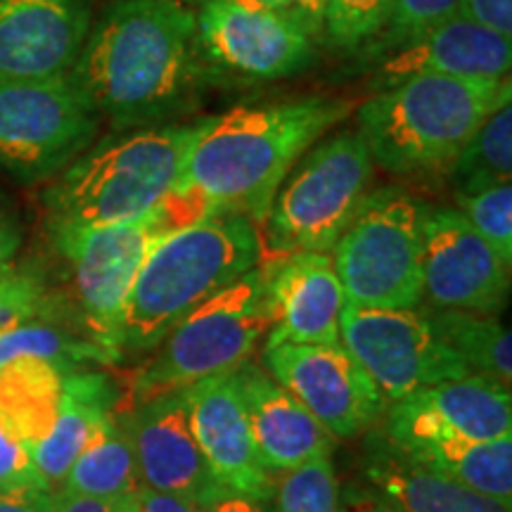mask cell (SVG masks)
I'll return each instance as SVG.
<instances>
[{
  "mask_svg": "<svg viewBox=\"0 0 512 512\" xmlns=\"http://www.w3.org/2000/svg\"><path fill=\"white\" fill-rule=\"evenodd\" d=\"M434 335L458 358L470 375L486 377L503 387L512 382L510 328L498 316L467 311H425Z\"/></svg>",
  "mask_w": 512,
  "mask_h": 512,
  "instance_id": "83f0119b",
  "label": "cell"
},
{
  "mask_svg": "<svg viewBox=\"0 0 512 512\" xmlns=\"http://www.w3.org/2000/svg\"><path fill=\"white\" fill-rule=\"evenodd\" d=\"M463 0H396L389 27L380 38V48H392L396 43L437 27L453 15H458Z\"/></svg>",
  "mask_w": 512,
  "mask_h": 512,
  "instance_id": "836d02e7",
  "label": "cell"
},
{
  "mask_svg": "<svg viewBox=\"0 0 512 512\" xmlns=\"http://www.w3.org/2000/svg\"><path fill=\"white\" fill-rule=\"evenodd\" d=\"M91 27V0H0V81L69 74Z\"/></svg>",
  "mask_w": 512,
  "mask_h": 512,
  "instance_id": "e0dca14e",
  "label": "cell"
},
{
  "mask_svg": "<svg viewBox=\"0 0 512 512\" xmlns=\"http://www.w3.org/2000/svg\"><path fill=\"white\" fill-rule=\"evenodd\" d=\"M62 387L64 373L53 363L19 358L0 368V425L31 453L53 430Z\"/></svg>",
  "mask_w": 512,
  "mask_h": 512,
  "instance_id": "d4e9b609",
  "label": "cell"
},
{
  "mask_svg": "<svg viewBox=\"0 0 512 512\" xmlns=\"http://www.w3.org/2000/svg\"><path fill=\"white\" fill-rule=\"evenodd\" d=\"M197 10L176 0H114L69 76L117 131L169 124L207 72Z\"/></svg>",
  "mask_w": 512,
  "mask_h": 512,
  "instance_id": "6da1fadb",
  "label": "cell"
},
{
  "mask_svg": "<svg viewBox=\"0 0 512 512\" xmlns=\"http://www.w3.org/2000/svg\"><path fill=\"white\" fill-rule=\"evenodd\" d=\"M41 316L72 320L46 275L36 266L12 264L8 271L0 273V332Z\"/></svg>",
  "mask_w": 512,
  "mask_h": 512,
  "instance_id": "f546056e",
  "label": "cell"
},
{
  "mask_svg": "<svg viewBox=\"0 0 512 512\" xmlns=\"http://www.w3.org/2000/svg\"><path fill=\"white\" fill-rule=\"evenodd\" d=\"M264 366L335 439L358 437L382 418L380 389L342 344H280L264 349Z\"/></svg>",
  "mask_w": 512,
  "mask_h": 512,
  "instance_id": "4fadbf2b",
  "label": "cell"
},
{
  "mask_svg": "<svg viewBox=\"0 0 512 512\" xmlns=\"http://www.w3.org/2000/svg\"><path fill=\"white\" fill-rule=\"evenodd\" d=\"M19 247H22V226L10 204L0 197V273L15 264Z\"/></svg>",
  "mask_w": 512,
  "mask_h": 512,
  "instance_id": "ab89813d",
  "label": "cell"
},
{
  "mask_svg": "<svg viewBox=\"0 0 512 512\" xmlns=\"http://www.w3.org/2000/svg\"><path fill=\"white\" fill-rule=\"evenodd\" d=\"M183 392L192 434L216 482L240 494L273 501V475L256 456L238 370L209 377Z\"/></svg>",
  "mask_w": 512,
  "mask_h": 512,
  "instance_id": "ac0fdd59",
  "label": "cell"
},
{
  "mask_svg": "<svg viewBox=\"0 0 512 512\" xmlns=\"http://www.w3.org/2000/svg\"><path fill=\"white\" fill-rule=\"evenodd\" d=\"M259 230L245 216L214 214L159 240L140 266L119 323L124 356L155 351L192 309L259 266Z\"/></svg>",
  "mask_w": 512,
  "mask_h": 512,
  "instance_id": "3957f363",
  "label": "cell"
},
{
  "mask_svg": "<svg viewBox=\"0 0 512 512\" xmlns=\"http://www.w3.org/2000/svg\"><path fill=\"white\" fill-rule=\"evenodd\" d=\"M339 512H401V508L373 484L354 479L339 489Z\"/></svg>",
  "mask_w": 512,
  "mask_h": 512,
  "instance_id": "74e56055",
  "label": "cell"
},
{
  "mask_svg": "<svg viewBox=\"0 0 512 512\" xmlns=\"http://www.w3.org/2000/svg\"><path fill=\"white\" fill-rule=\"evenodd\" d=\"M62 496L60 510L57 512H114L117 510V501H100V498H86V496Z\"/></svg>",
  "mask_w": 512,
  "mask_h": 512,
  "instance_id": "7bdbcfd3",
  "label": "cell"
},
{
  "mask_svg": "<svg viewBox=\"0 0 512 512\" xmlns=\"http://www.w3.org/2000/svg\"><path fill=\"white\" fill-rule=\"evenodd\" d=\"M384 427L394 444L430 437L496 441L512 437L510 387L479 375H465L422 387L384 406Z\"/></svg>",
  "mask_w": 512,
  "mask_h": 512,
  "instance_id": "9a60e30c",
  "label": "cell"
},
{
  "mask_svg": "<svg viewBox=\"0 0 512 512\" xmlns=\"http://www.w3.org/2000/svg\"><path fill=\"white\" fill-rule=\"evenodd\" d=\"M238 382L256 456L271 475L332 456L335 437L264 368L245 363Z\"/></svg>",
  "mask_w": 512,
  "mask_h": 512,
  "instance_id": "44dd1931",
  "label": "cell"
},
{
  "mask_svg": "<svg viewBox=\"0 0 512 512\" xmlns=\"http://www.w3.org/2000/svg\"><path fill=\"white\" fill-rule=\"evenodd\" d=\"M512 38L479 27L465 15H453L437 27L382 50L375 72L377 86L389 88L411 76H453V79H510Z\"/></svg>",
  "mask_w": 512,
  "mask_h": 512,
  "instance_id": "d6986e66",
  "label": "cell"
},
{
  "mask_svg": "<svg viewBox=\"0 0 512 512\" xmlns=\"http://www.w3.org/2000/svg\"><path fill=\"white\" fill-rule=\"evenodd\" d=\"M339 342L361 363L384 406L432 384L470 375L434 335L420 309H361L344 304Z\"/></svg>",
  "mask_w": 512,
  "mask_h": 512,
  "instance_id": "8fae6325",
  "label": "cell"
},
{
  "mask_svg": "<svg viewBox=\"0 0 512 512\" xmlns=\"http://www.w3.org/2000/svg\"><path fill=\"white\" fill-rule=\"evenodd\" d=\"M271 330L264 349L280 344H342L339 313L347 297L330 254L294 252L266 264Z\"/></svg>",
  "mask_w": 512,
  "mask_h": 512,
  "instance_id": "ffe728a7",
  "label": "cell"
},
{
  "mask_svg": "<svg viewBox=\"0 0 512 512\" xmlns=\"http://www.w3.org/2000/svg\"><path fill=\"white\" fill-rule=\"evenodd\" d=\"M24 486H48L38 475L29 446L0 425V494ZM50 489V486H48Z\"/></svg>",
  "mask_w": 512,
  "mask_h": 512,
  "instance_id": "e575fe53",
  "label": "cell"
},
{
  "mask_svg": "<svg viewBox=\"0 0 512 512\" xmlns=\"http://www.w3.org/2000/svg\"><path fill=\"white\" fill-rule=\"evenodd\" d=\"M512 100L496 107L446 171L456 192H477L510 183L512 176Z\"/></svg>",
  "mask_w": 512,
  "mask_h": 512,
  "instance_id": "f1b7e54d",
  "label": "cell"
},
{
  "mask_svg": "<svg viewBox=\"0 0 512 512\" xmlns=\"http://www.w3.org/2000/svg\"><path fill=\"white\" fill-rule=\"evenodd\" d=\"M119 387L98 370L64 373L62 401L48 437L34 448V465L50 489H60L69 467L121 406Z\"/></svg>",
  "mask_w": 512,
  "mask_h": 512,
  "instance_id": "603a6c76",
  "label": "cell"
},
{
  "mask_svg": "<svg viewBox=\"0 0 512 512\" xmlns=\"http://www.w3.org/2000/svg\"><path fill=\"white\" fill-rule=\"evenodd\" d=\"M233 3L245 5V8H254V10L285 12V15H290L292 12V0H233Z\"/></svg>",
  "mask_w": 512,
  "mask_h": 512,
  "instance_id": "ee69618b",
  "label": "cell"
},
{
  "mask_svg": "<svg viewBox=\"0 0 512 512\" xmlns=\"http://www.w3.org/2000/svg\"><path fill=\"white\" fill-rule=\"evenodd\" d=\"M325 12H328V0H292L290 15L309 31L311 38H316L323 36Z\"/></svg>",
  "mask_w": 512,
  "mask_h": 512,
  "instance_id": "b9f144b4",
  "label": "cell"
},
{
  "mask_svg": "<svg viewBox=\"0 0 512 512\" xmlns=\"http://www.w3.org/2000/svg\"><path fill=\"white\" fill-rule=\"evenodd\" d=\"M351 112L354 102L313 95L202 119L176 188L209 216L238 214L264 226L292 166Z\"/></svg>",
  "mask_w": 512,
  "mask_h": 512,
  "instance_id": "7a4b0ae2",
  "label": "cell"
},
{
  "mask_svg": "<svg viewBox=\"0 0 512 512\" xmlns=\"http://www.w3.org/2000/svg\"><path fill=\"white\" fill-rule=\"evenodd\" d=\"M266 264L192 309L131 380V403L188 389L249 363L271 330Z\"/></svg>",
  "mask_w": 512,
  "mask_h": 512,
  "instance_id": "52a82bcc",
  "label": "cell"
},
{
  "mask_svg": "<svg viewBox=\"0 0 512 512\" xmlns=\"http://www.w3.org/2000/svg\"><path fill=\"white\" fill-rule=\"evenodd\" d=\"M422 299L439 311L498 316L510 299V264L458 209H422Z\"/></svg>",
  "mask_w": 512,
  "mask_h": 512,
  "instance_id": "7c38bea8",
  "label": "cell"
},
{
  "mask_svg": "<svg viewBox=\"0 0 512 512\" xmlns=\"http://www.w3.org/2000/svg\"><path fill=\"white\" fill-rule=\"evenodd\" d=\"M456 209L505 264H512V185L501 183L477 192H456Z\"/></svg>",
  "mask_w": 512,
  "mask_h": 512,
  "instance_id": "d6a6232c",
  "label": "cell"
},
{
  "mask_svg": "<svg viewBox=\"0 0 512 512\" xmlns=\"http://www.w3.org/2000/svg\"><path fill=\"white\" fill-rule=\"evenodd\" d=\"M195 221L188 204L171 192L140 219L102 228L50 230L53 249L64 266V285L55 292L76 328L119 351L121 313L147 254L166 235Z\"/></svg>",
  "mask_w": 512,
  "mask_h": 512,
  "instance_id": "8992f818",
  "label": "cell"
},
{
  "mask_svg": "<svg viewBox=\"0 0 512 512\" xmlns=\"http://www.w3.org/2000/svg\"><path fill=\"white\" fill-rule=\"evenodd\" d=\"M60 501V491L48 486H24L0 494V512H57Z\"/></svg>",
  "mask_w": 512,
  "mask_h": 512,
  "instance_id": "8d00e7d4",
  "label": "cell"
},
{
  "mask_svg": "<svg viewBox=\"0 0 512 512\" xmlns=\"http://www.w3.org/2000/svg\"><path fill=\"white\" fill-rule=\"evenodd\" d=\"M396 0H328L323 36L339 50L373 46L389 27Z\"/></svg>",
  "mask_w": 512,
  "mask_h": 512,
  "instance_id": "1f68e13d",
  "label": "cell"
},
{
  "mask_svg": "<svg viewBox=\"0 0 512 512\" xmlns=\"http://www.w3.org/2000/svg\"><path fill=\"white\" fill-rule=\"evenodd\" d=\"M375 162L358 131L323 136L299 157L268 211V242L278 254H330L370 195Z\"/></svg>",
  "mask_w": 512,
  "mask_h": 512,
  "instance_id": "ba28073f",
  "label": "cell"
},
{
  "mask_svg": "<svg viewBox=\"0 0 512 512\" xmlns=\"http://www.w3.org/2000/svg\"><path fill=\"white\" fill-rule=\"evenodd\" d=\"M396 446L415 463L512 505V437L496 441L430 437Z\"/></svg>",
  "mask_w": 512,
  "mask_h": 512,
  "instance_id": "cb8c5ba5",
  "label": "cell"
},
{
  "mask_svg": "<svg viewBox=\"0 0 512 512\" xmlns=\"http://www.w3.org/2000/svg\"><path fill=\"white\" fill-rule=\"evenodd\" d=\"M363 475L401 512H512L510 503L415 463L382 430L370 434Z\"/></svg>",
  "mask_w": 512,
  "mask_h": 512,
  "instance_id": "7402d4cb",
  "label": "cell"
},
{
  "mask_svg": "<svg viewBox=\"0 0 512 512\" xmlns=\"http://www.w3.org/2000/svg\"><path fill=\"white\" fill-rule=\"evenodd\" d=\"M19 358L53 363L62 373L88 366H119L124 363L119 351L95 342L76 328L72 320L57 316L31 318L15 328L0 332V368Z\"/></svg>",
  "mask_w": 512,
  "mask_h": 512,
  "instance_id": "484cf974",
  "label": "cell"
},
{
  "mask_svg": "<svg viewBox=\"0 0 512 512\" xmlns=\"http://www.w3.org/2000/svg\"><path fill=\"white\" fill-rule=\"evenodd\" d=\"M197 34L207 67L238 79H287L309 67L313 57V38L292 15L245 8L233 0H204Z\"/></svg>",
  "mask_w": 512,
  "mask_h": 512,
  "instance_id": "5bb4252c",
  "label": "cell"
},
{
  "mask_svg": "<svg viewBox=\"0 0 512 512\" xmlns=\"http://www.w3.org/2000/svg\"><path fill=\"white\" fill-rule=\"evenodd\" d=\"M508 100L510 79L411 76L363 102L356 131L375 166L389 174H446L484 119Z\"/></svg>",
  "mask_w": 512,
  "mask_h": 512,
  "instance_id": "5b68a950",
  "label": "cell"
},
{
  "mask_svg": "<svg viewBox=\"0 0 512 512\" xmlns=\"http://www.w3.org/2000/svg\"><path fill=\"white\" fill-rule=\"evenodd\" d=\"M121 411L124 408H119L102 425L95 439L74 460L62 486L57 489L60 494L100 498V501H121L136 494L140 477Z\"/></svg>",
  "mask_w": 512,
  "mask_h": 512,
  "instance_id": "4316f807",
  "label": "cell"
},
{
  "mask_svg": "<svg viewBox=\"0 0 512 512\" xmlns=\"http://www.w3.org/2000/svg\"><path fill=\"white\" fill-rule=\"evenodd\" d=\"M121 415L140 484L202 505L219 494L221 484L211 475L192 434L183 389L133 403L131 411H121Z\"/></svg>",
  "mask_w": 512,
  "mask_h": 512,
  "instance_id": "2e32d148",
  "label": "cell"
},
{
  "mask_svg": "<svg viewBox=\"0 0 512 512\" xmlns=\"http://www.w3.org/2000/svg\"><path fill=\"white\" fill-rule=\"evenodd\" d=\"M202 119L117 131L88 147L43 195L46 226H117L157 209L181 183Z\"/></svg>",
  "mask_w": 512,
  "mask_h": 512,
  "instance_id": "277c9868",
  "label": "cell"
},
{
  "mask_svg": "<svg viewBox=\"0 0 512 512\" xmlns=\"http://www.w3.org/2000/svg\"><path fill=\"white\" fill-rule=\"evenodd\" d=\"M102 126L69 74L0 81V169L22 183L60 176L98 138Z\"/></svg>",
  "mask_w": 512,
  "mask_h": 512,
  "instance_id": "30bf717a",
  "label": "cell"
},
{
  "mask_svg": "<svg viewBox=\"0 0 512 512\" xmlns=\"http://www.w3.org/2000/svg\"><path fill=\"white\" fill-rule=\"evenodd\" d=\"M204 512H275V508L273 501H261V498L221 486L219 494L204 505Z\"/></svg>",
  "mask_w": 512,
  "mask_h": 512,
  "instance_id": "60d3db41",
  "label": "cell"
},
{
  "mask_svg": "<svg viewBox=\"0 0 512 512\" xmlns=\"http://www.w3.org/2000/svg\"><path fill=\"white\" fill-rule=\"evenodd\" d=\"M275 512H339V484L330 458L273 475Z\"/></svg>",
  "mask_w": 512,
  "mask_h": 512,
  "instance_id": "4dcf8cb0",
  "label": "cell"
},
{
  "mask_svg": "<svg viewBox=\"0 0 512 512\" xmlns=\"http://www.w3.org/2000/svg\"><path fill=\"white\" fill-rule=\"evenodd\" d=\"M422 209L411 192H370L332 247L347 304L418 309L422 302Z\"/></svg>",
  "mask_w": 512,
  "mask_h": 512,
  "instance_id": "9c48e42d",
  "label": "cell"
},
{
  "mask_svg": "<svg viewBox=\"0 0 512 512\" xmlns=\"http://www.w3.org/2000/svg\"><path fill=\"white\" fill-rule=\"evenodd\" d=\"M176 3H183V5H195V3H204V0H176Z\"/></svg>",
  "mask_w": 512,
  "mask_h": 512,
  "instance_id": "f6af8a7d",
  "label": "cell"
},
{
  "mask_svg": "<svg viewBox=\"0 0 512 512\" xmlns=\"http://www.w3.org/2000/svg\"><path fill=\"white\" fill-rule=\"evenodd\" d=\"M460 15L498 36L512 38V0H463Z\"/></svg>",
  "mask_w": 512,
  "mask_h": 512,
  "instance_id": "d590c367",
  "label": "cell"
},
{
  "mask_svg": "<svg viewBox=\"0 0 512 512\" xmlns=\"http://www.w3.org/2000/svg\"><path fill=\"white\" fill-rule=\"evenodd\" d=\"M136 501L138 512H204L202 503L190 501L185 496L164 494V491H155L145 484L138 486Z\"/></svg>",
  "mask_w": 512,
  "mask_h": 512,
  "instance_id": "f35d334b",
  "label": "cell"
}]
</instances>
